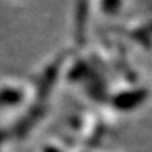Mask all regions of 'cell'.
<instances>
[{
    "mask_svg": "<svg viewBox=\"0 0 152 152\" xmlns=\"http://www.w3.org/2000/svg\"><path fill=\"white\" fill-rule=\"evenodd\" d=\"M148 97V90L145 87H135L131 90H124L111 97V104L118 111H131L141 106Z\"/></svg>",
    "mask_w": 152,
    "mask_h": 152,
    "instance_id": "6da1fadb",
    "label": "cell"
},
{
    "mask_svg": "<svg viewBox=\"0 0 152 152\" xmlns=\"http://www.w3.org/2000/svg\"><path fill=\"white\" fill-rule=\"evenodd\" d=\"M64 61H65V56L61 55L59 58H56L54 62H51L45 71H44L41 79L38 82V87H37V99L38 102H42L44 99H47V96L49 94V92L52 90L55 82L59 76V71L62 65H64Z\"/></svg>",
    "mask_w": 152,
    "mask_h": 152,
    "instance_id": "7a4b0ae2",
    "label": "cell"
},
{
    "mask_svg": "<svg viewBox=\"0 0 152 152\" xmlns=\"http://www.w3.org/2000/svg\"><path fill=\"white\" fill-rule=\"evenodd\" d=\"M89 20V0H77L75 10V38L79 45L86 42V27Z\"/></svg>",
    "mask_w": 152,
    "mask_h": 152,
    "instance_id": "3957f363",
    "label": "cell"
},
{
    "mask_svg": "<svg viewBox=\"0 0 152 152\" xmlns=\"http://www.w3.org/2000/svg\"><path fill=\"white\" fill-rule=\"evenodd\" d=\"M44 113H45V106L44 104L39 103V104L33 106L30 109V111L14 125V132L18 134V135H24L27 131H30V128L37 123L38 120L42 117Z\"/></svg>",
    "mask_w": 152,
    "mask_h": 152,
    "instance_id": "277c9868",
    "label": "cell"
},
{
    "mask_svg": "<svg viewBox=\"0 0 152 152\" xmlns=\"http://www.w3.org/2000/svg\"><path fill=\"white\" fill-rule=\"evenodd\" d=\"M24 99V93L16 87H0V106H16Z\"/></svg>",
    "mask_w": 152,
    "mask_h": 152,
    "instance_id": "5b68a950",
    "label": "cell"
},
{
    "mask_svg": "<svg viewBox=\"0 0 152 152\" xmlns=\"http://www.w3.org/2000/svg\"><path fill=\"white\" fill-rule=\"evenodd\" d=\"M89 72H90V68L86 61H77L69 71L68 77H69V80H82L86 77Z\"/></svg>",
    "mask_w": 152,
    "mask_h": 152,
    "instance_id": "8992f818",
    "label": "cell"
},
{
    "mask_svg": "<svg viewBox=\"0 0 152 152\" xmlns=\"http://www.w3.org/2000/svg\"><path fill=\"white\" fill-rule=\"evenodd\" d=\"M121 7V0H102V9L106 14H115Z\"/></svg>",
    "mask_w": 152,
    "mask_h": 152,
    "instance_id": "52a82bcc",
    "label": "cell"
},
{
    "mask_svg": "<svg viewBox=\"0 0 152 152\" xmlns=\"http://www.w3.org/2000/svg\"><path fill=\"white\" fill-rule=\"evenodd\" d=\"M134 35H135V39L140 44L145 45L147 48L149 47V30H148V27L140 28V30H138V31H137Z\"/></svg>",
    "mask_w": 152,
    "mask_h": 152,
    "instance_id": "ba28073f",
    "label": "cell"
}]
</instances>
